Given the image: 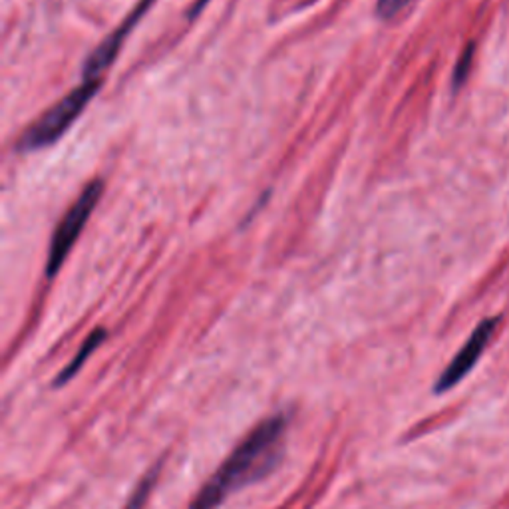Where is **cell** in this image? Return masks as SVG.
<instances>
[{"label":"cell","mask_w":509,"mask_h":509,"mask_svg":"<svg viewBox=\"0 0 509 509\" xmlns=\"http://www.w3.org/2000/svg\"><path fill=\"white\" fill-rule=\"evenodd\" d=\"M285 428L283 416L263 420L199 489L189 509H217L233 492L265 478L283 456Z\"/></svg>","instance_id":"obj_1"},{"label":"cell","mask_w":509,"mask_h":509,"mask_svg":"<svg viewBox=\"0 0 509 509\" xmlns=\"http://www.w3.org/2000/svg\"><path fill=\"white\" fill-rule=\"evenodd\" d=\"M99 90V80L82 82L78 88L72 90L68 96H64L58 104H54L50 110L39 117V122L32 124L22 135L21 150L39 151L56 143L66 134L72 124L78 120V116L86 110L90 99Z\"/></svg>","instance_id":"obj_2"},{"label":"cell","mask_w":509,"mask_h":509,"mask_svg":"<svg viewBox=\"0 0 509 509\" xmlns=\"http://www.w3.org/2000/svg\"><path fill=\"white\" fill-rule=\"evenodd\" d=\"M104 185L102 181H90L84 187V191L78 195V199L68 209V213L64 215V220L56 227V231L52 235L50 241V251H48V261H47V277H54L60 271L62 263L66 261L72 247H74L76 239L80 237L82 229H84L90 215H92L94 207L98 205L99 197H102Z\"/></svg>","instance_id":"obj_3"},{"label":"cell","mask_w":509,"mask_h":509,"mask_svg":"<svg viewBox=\"0 0 509 509\" xmlns=\"http://www.w3.org/2000/svg\"><path fill=\"white\" fill-rule=\"evenodd\" d=\"M496 326H497V318H486V321H481L476 326V331L471 332L468 342L463 344L450 365L445 367L440 378L436 380V388H434L436 394L448 393V390L458 386L460 382L470 375V370L476 367V362L479 360L481 354H484L489 341H492Z\"/></svg>","instance_id":"obj_4"},{"label":"cell","mask_w":509,"mask_h":509,"mask_svg":"<svg viewBox=\"0 0 509 509\" xmlns=\"http://www.w3.org/2000/svg\"><path fill=\"white\" fill-rule=\"evenodd\" d=\"M156 3V0H140V4L134 8L132 14L125 18V21L122 22L120 29H117L114 34L108 36V39L99 44V47L90 54L86 64H84V82H94V80H99V76L104 74L106 68L110 66V64L116 60L117 56V52H120L122 48V44L125 40V36L130 34L134 29H135V24L140 22V18L148 13V8Z\"/></svg>","instance_id":"obj_5"},{"label":"cell","mask_w":509,"mask_h":509,"mask_svg":"<svg viewBox=\"0 0 509 509\" xmlns=\"http://www.w3.org/2000/svg\"><path fill=\"white\" fill-rule=\"evenodd\" d=\"M106 341V331L104 329H98L94 331L92 334L88 336V339L84 341V344H82V349L78 350V354L74 358L70 360V365L68 367H64V370L60 372V375L56 376V380H54V386H64L66 382H70L72 378H74L78 375V370L82 368V365L92 357V352L99 347Z\"/></svg>","instance_id":"obj_6"},{"label":"cell","mask_w":509,"mask_h":509,"mask_svg":"<svg viewBox=\"0 0 509 509\" xmlns=\"http://www.w3.org/2000/svg\"><path fill=\"white\" fill-rule=\"evenodd\" d=\"M160 470H161V466L158 463V466H153V468L148 471V474H145V476L140 479V484L135 486L134 494L130 496V499H127V504L124 505V509H143L145 502H148V497H150V494H151L153 486H156L158 476H160Z\"/></svg>","instance_id":"obj_7"},{"label":"cell","mask_w":509,"mask_h":509,"mask_svg":"<svg viewBox=\"0 0 509 509\" xmlns=\"http://www.w3.org/2000/svg\"><path fill=\"white\" fill-rule=\"evenodd\" d=\"M471 54H474V44H470L466 48V52L462 54V58L456 66V72H453V86L460 88L463 84V80H466L468 72H470V64H471Z\"/></svg>","instance_id":"obj_8"},{"label":"cell","mask_w":509,"mask_h":509,"mask_svg":"<svg viewBox=\"0 0 509 509\" xmlns=\"http://www.w3.org/2000/svg\"><path fill=\"white\" fill-rule=\"evenodd\" d=\"M408 3H410V0H378L376 13L380 18H393L400 11H404V6Z\"/></svg>","instance_id":"obj_9"},{"label":"cell","mask_w":509,"mask_h":509,"mask_svg":"<svg viewBox=\"0 0 509 509\" xmlns=\"http://www.w3.org/2000/svg\"><path fill=\"white\" fill-rule=\"evenodd\" d=\"M209 3V0H197V3L194 4V8H191L189 11V16H195V14H199L203 11V6Z\"/></svg>","instance_id":"obj_10"}]
</instances>
